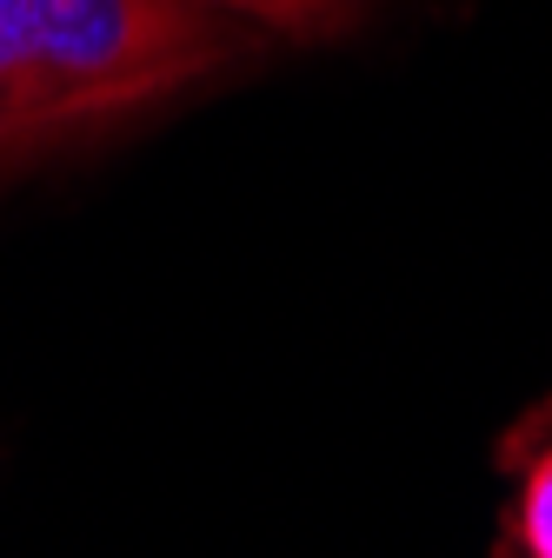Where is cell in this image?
<instances>
[{
	"label": "cell",
	"instance_id": "obj_2",
	"mask_svg": "<svg viewBox=\"0 0 552 558\" xmlns=\"http://www.w3.org/2000/svg\"><path fill=\"white\" fill-rule=\"evenodd\" d=\"M500 558H552V392L500 439Z\"/></svg>",
	"mask_w": 552,
	"mask_h": 558
},
{
	"label": "cell",
	"instance_id": "obj_1",
	"mask_svg": "<svg viewBox=\"0 0 552 558\" xmlns=\"http://www.w3.org/2000/svg\"><path fill=\"white\" fill-rule=\"evenodd\" d=\"M266 40L206 0H0V180L240 74Z\"/></svg>",
	"mask_w": 552,
	"mask_h": 558
},
{
	"label": "cell",
	"instance_id": "obj_3",
	"mask_svg": "<svg viewBox=\"0 0 552 558\" xmlns=\"http://www.w3.org/2000/svg\"><path fill=\"white\" fill-rule=\"evenodd\" d=\"M206 8H227L287 40H347L353 27H367L373 0H206Z\"/></svg>",
	"mask_w": 552,
	"mask_h": 558
}]
</instances>
